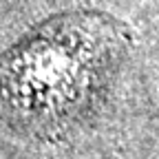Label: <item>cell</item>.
<instances>
[{"label": "cell", "mask_w": 159, "mask_h": 159, "mask_svg": "<svg viewBox=\"0 0 159 159\" xmlns=\"http://www.w3.org/2000/svg\"><path fill=\"white\" fill-rule=\"evenodd\" d=\"M152 2H155V5H157V11H159V0H152Z\"/></svg>", "instance_id": "7a4b0ae2"}, {"label": "cell", "mask_w": 159, "mask_h": 159, "mask_svg": "<svg viewBox=\"0 0 159 159\" xmlns=\"http://www.w3.org/2000/svg\"><path fill=\"white\" fill-rule=\"evenodd\" d=\"M137 27L97 7L49 13L0 51V126L66 142L113 124L128 95Z\"/></svg>", "instance_id": "6da1fadb"}]
</instances>
